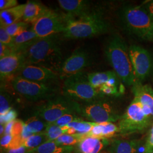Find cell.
Segmentation results:
<instances>
[{
	"mask_svg": "<svg viewBox=\"0 0 153 153\" xmlns=\"http://www.w3.org/2000/svg\"><path fill=\"white\" fill-rule=\"evenodd\" d=\"M134 98L138 99L145 107L150 108L153 116V89L150 85H142L137 82L132 86Z\"/></svg>",
	"mask_w": 153,
	"mask_h": 153,
	"instance_id": "18",
	"label": "cell"
},
{
	"mask_svg": "<svg viewBox=\"0 0 153 153\" xmlns=\"http://www.w3.org/2000/svg\"><path fill=\"white\" fill-rule=\"evenodd\" d=\"M11 109L9 97L4 93L1 91L0 95V116L5 115Z\"/></svg>",
	"mask_w": 153,
	"mask_h": 153,
	"instance_id": "32",
	"label": "cell"
},
{
	"mask_svg": "<svg viewBox=\"0 0 153 153\" xmlns=\"http://www.w3.org/2000/svg\"><path fill=\"white\" fill-rule=\"evenodd\" d=\"M74 146H60L54 141L44 142L38 148L28 151L27 153H73Z\"/></svg>",
	"mask_w": 153,
	"mask_h": 153,
	"instance_id": "22",
	"label": "cell"
},
{
	"mask_svg": "<svg viewBox=\"0 0 153 153\" xmlns=\"http://www.w3.org/2000/svg\"><path fill=\"white\" fill-rule=\"evenodd\" d=\"M1 131H0V134L1 135L2 134H4V132H5V126L3 124H1Z\"/></svg>",
	"mask_w": 153,
	"mask_h": 153,
	"instance_id": "45",
	"label": "cell"
},
{
	"mask_svg": "<svg viewBox=\"0 0 153 153\" xmlns=\"http://www.w3.org/2000/svg\"><path fill=\"white\" fill-rule=\"evenodd\" d=\"M99 91L103 96L104 95H117L120 93L119 92L117 86H111L107 84H104L98 88Z\"/></svg>",
	"mask_w": 153,
	"mask_h": 153,
	"instance_id": "34",
	"label": "cell"
},
{
	"mask_svg": "<svg viewBox=\"0 0 153 153\" xmlns=\"http://www.w3.org/2000/svg\"><path fill=\"white\" fill-rule=\"evenodd\" d=\"M12 85L17 93L33 101L52 98L55 97L57 91L56 88L47 83L33 82L18 76L13 79Z\"/></svg>",
	"mask_w": 153,
	"mask_h": 153,
	"instance_id": "9",
	"label": "cell"
},
{
	"mask_svg": "<svg viewBox=\"0 0 153 153\" xmlns=\"http://www.w3.org/2000/svg\"><path fill=\"white\" fill-rule=\"evenodd\" d=\"M48 141V138L44 132L38 134H34L27 138L24 143L23 146L27 148L28 150L38 148L44 142Z\"/></svg>",
	"mask_w": 153,
	"mask_h": 153,
	"instance_id": "27",
	"label": "cell"
},
{
	"mask_svg": "<svg viewBox=\"0 0 153 153\" xmlns=\"http://www.w3.org/2000/svg\"><path fill=\"white\" fill-rule=\"evenodd\" d=\"M56 71L42 66L26 65L20 70L18 76L33 82L47 83L57 78Z\"/></svg>",
	"mask_w": 153,
	"mask_h": 153,
	"instance_id": "13",
	"label": "cell"
},
{
	"mask_svg": "<svg viewBox=\"0 0 153 153\" xmlns=\"http://www.w3.org/2000/svg\"><path fill=\"white\" fill-rule=\"evenodd\" d=\"M147 153H153V151H151V152H148Z\"/></svg>",
	"mask_w": 153,
	"mask_h": 153,
	"instance_id": "46",
	"label": "cell"
},
{
	"mask_svg": "<svg viewBox=\"0 0 153 153\" xmlns=\"http://www.w3.org/2000/svg\"><path fill=\"white\" fill-rule=\"evenodd\" d=\"M13 51L12 48L0 43V59L11 53Z\"/></svg>",
	"mask_w": 153,
	"mask_h": 153,
	"instance_id": "40",
	"label": "cell"
},
{
	"mask_svg": "<svg viewBox=\"0 0 153 153\" xmlns=\"http://www.w3.org/2000/svg\"><path fill=\"white\" fill-rule=\"evenodd\" d=\"M62 92L64 97L78 103L91 102L103 96L99 88L93 87L82 73L65 79Z\"/></svg>",
	"mask_w": 153,
	"mask_h": 153,
	"instance_id": "6",
	"label": "cell"
},
{
	"mask_svg": "<svg viewBox=\"0 0 153 153\" xmlns=\"http://www.w3.org/2000/svg\"><path fill=\"white\" fill-rule=\"evenodd\" d=\"M83 138V137L79 134H68L65 133L61 135L54 141L60 146H74V145L78 144Z\"/></svg>",
	"mask_w": 153,
	"mask_h": 153,
	"instance_id": "28",
	"label": "cell"
},
{
	"mask_svg": "<svg viewBox=\"0 0 153 153\" xmlns=\"http://www.w3.org/2000/svg\"><path fill=\"white\" fill-rule=\"evenodd\" d=\"M25 126V123L20 120H16L12 129L11 135L14 136H20L22 134L23 128Z\"/></svg>",
	"mask_w": 153,
	"mask_h": 153,
	"instance_id": "36",
	"label": "cell"
},
{
	"mask_svg": "<svg viewBox=\"0 0 153 153\" xmlns=\"http://www.w3.org/2000/svg\"><path fill=\"white\" fill-rule=\"evenodd\" d=\"M152 142H153V125L148 133V136L146 138V141L145 143H149Z\"/></svg>",
	"mask_w": 153,
	"mask_h": 153,
	"instance_id": "44",
	"label": "cell"
},
{
	"mask_svg": "<svg viewBox=\"0 0 153 153\" xmlns=\"http://www.w3.org/2000/svg\"><path fill=\"white\" fill-rule=\"evenodd\" d=\"M90 59L88 53L82 49L75 51L61 65L59 74L61 79H65L70 76L82 73L90 64Z\"/></svg>",
	"mask_w": 153,
	"mask_h": 153,
	"instance_id": "12",
	"label": "cell"
},
{
	"mask_svg": "<svg viewBox=\"0 0 153 153\" xmlns=\"http://www.w3.org/2000/svg\"><path fill=\"white\" fill-rule=\"evenodd\" d=\"M14 38L11 36L6 31L5 28L2 26L0 27V43L13 47Z\"/></svg>",
	"mask_w": 153,
	"mask_h": 153,
	"instance_id": "33",
	"label": "cell"
},
{
	"mask_svg": "<svg viewBox=\"0 0 153 153\" xmlns=\"http://www.w3.org/2000/svg\"><path fill=\"white\" fill-rule=\"evenodd\" d=\"M12 135H4L1 139V146L3 149H5L8 150L10 145L11 143V141L13 140Z\"/></svg>",
	"mask_w": 153,
	"mask_h": 153,
	"instance_id": "39",
	"label": "cell"
},
{
	"mask_svg": "<svg viewBox=\"0 0 153 153\" xmlns=\"http://www.w3.org/2000/svg\"><path fill=\"white\" fill-rule=\"evenodd\" d=\"M49 10L42 3L36 1H27L26 4L23 21L26 23L34 24Z\"/></svg>",
	"mask_w": 153,
	"mask_h": 153,
	"instance_id": "19",
	"label": "cell"
},
{
	"mask_svg": "<svg viewBox=\"0 0 153 153\" xmlns=\"http://www.w3.org/2000/svg\"><path fill=\"white\" fill-rule=\"evenodd\" d=\"M27 149L24 146L17 149H9L7 150L6 153H27Z\"/></svg>",
	"mask_w": 153,
	"mask_h": 153,
	"instance_id": "41",
	"label": "cell"
},
{
	"mask_svg": "<svg viewBox=\"0 0 153 153\" xmlns=\"http://www.w3.org/2000/svg\"><path fill=\"white\" fill-rule=\"evenodd\" d=\"M118 77L114 71L94 72L87 76L89 83L94 88H98L107 83L112 78Z\"/></svg>",
	"mask_w": 153,
	"mask_h": 153,
	"instance_id": "23",
	"label": "cell"
},
{
	"mask_svg": "<svg viewBox=\"0 0 153 153\" xmlns=\"http://www.w3.org/2000/svg\"><path fill=\"white\" fill-rule=\"evenodd\" d=\"M17 113L14 109L11 108L5 115L0 116L1 124H6L9 122L13 121L16 120Z\"/></svg>",
	"mask_w": 153,
	"mask_h": 153,
	"instance_id": "35",
	"label": "cell"
},
{
	"mask_svg": "<svg viewBox=\"0 0 153 153\" xmlns=\"http://www.w3.org/2000/svg\"><path fill=\"white\" fill-rule=\"evenodd\" d=\"M65 16V27L62 33L65 38H90L106 33L109 29L108 23L97 12L76 18Z\"/></svg>",
	"mask_w": 153,
	"mask_h": 153,
	"instance_id": "2",
	"label": "cell"
},
{
	"mask_svg": "<svg viewBox=\"0 0 153 153\" xmlns=\"http://www.w3.org/2000/svg\"><path fill=\"white\" fill-rule=\"evenodd\" d=\"M24 55L25 65H34L50 68L49 66L52 65L54 68L62 56L58 36L55 35L38 39L25 51Z\"/></svg>",
	"mask_w": 153,
	"mask_h": 153,
	"instance_id": "3",
	"label": "cell"
},
{
	"mask_svg": "<svg viewBox=\"0 0 153 153\" xmlns=\"http://www.w3.org/2000/svg\"><path fill=\"white\" fill-rule=\"evenodd\" d=\"M109 143V139L85 137L77 144V148L79 153H100Z\"/></svg>",
	"mask_w": 153,
	"mask_h": 153,
	"instance_id": "16",
	"label": "cell"
},
{
	"mask_svg": "<svg viewBox=\"0 0 153 153\" xmlns=\"http://www.w3.org/2000/svg\"><path fill=\"white\" fill-rule=\"evenodd\" d=\"M141 7L147 12L148 15L153 21V0L144 2Z\"/></svg>",
	"mask_w": 153,
	"mask_h": 153,
	"instance_id": "38",
	"label": "cell"
},
{
	"mask_svg": "<svg viewBox=\"0 0 153 153\" xmlns=\"http://www.w3.org/2000/svg\"><path fill=\"white\" fill-rule=\"evenodd\" d=\"M129 51L137 82H142L152 71L151 56L146 49L137 45L130 46Z\"/></svg>",
	"mask_w": 153,
	"mask_h": 153,
	"instance_id": "11",
	"label": "cell"
},
{
	"mask_svg": "<svg viewBox=\"0 0 153 153\" xmlns=\"http://www.w3.org/2000/svg\"><path fill=\"white\" fill-rule=\"evenodd\" d=\"M39 38L31 29L26 30L14 38L12 49L13 52L25 53V51Z\"/></svg>",
	"mask_w": 153,
	"mask_h": 153,
	"instance_id": "21",
	"label": "cell"
},
{
	"mask_svg": "<svg viewBox=\"0 0 153 153\" xmlns=\"http://www.w3.org/2000/svg\"><path fill=\"white\" fill-rule=\"evenodd\" d=\"M28 27L27 23L23 21H19L5 27L6 31L12 36L15 38L27 30Z\"/></svg>",
	"mask_w": 153,
	"mask_h": 153,
	"instance_id": "30",
	"label": "cell"
},
{
	"mask_svg": "<svg viewBox=\"0 0 153 153\" xmlns=\"http://www.w3.org/2000/svg\"><path fill=\"white\" fill-rule=\"evenodd\" d=\"M105 55L117 76L127 86L137 82L129 55V47L118 35L109 39L105 47Z\"/></svg>",
	"mask_w": 153,
	"mask_h": 153,
	"instance_id": "1",
	"label": "cell"
},
{
	"mask_svg": "<svg viewBox=\"0 0 153 153\" xmlns=\"http://www.w3.org/2000/svg\"><path fill=\"white\" fill-rule=\"evenodd\" d=\"M95 123L82 120L80 117L68 125L69 128H73L77 134L82 136L83 138L92 129Z\"/></svg>",
	"mask_w": 153,
	"mask_h": 153,
	"instance_id": "25",
	"label": "cell"
},
{
	"mask_svg": "<svg viewBox=\"0 0 153 153\" xmlns=\"http://www.w3.org/2000/svg\"><path fill=\"white\" fill-rule=\"evenodd\" d=\"M25 65L24 53L13 52L2 59H0V77L1 80L20 71Z\"/></svg>",
	"mask_w": 153,
	"mask_h": 153,
	"instance_id": "14",
	"label": "cell"
},
{
	"mask_svg": "<svg viewBox=\"0 0 153 153\" xmlns=\"http://www.w3.org/2000/svg\"><path fill=\"white\" fill-rule=\"evenodd\" d=\"M26 4L18 5L10 9L0 12L1 26L4 27L21 21L24 16Z\"/></svg>",
	"mask_w": 153,
	"mask_h": 153,
	"instance_id": "20",
	"label": "cell"
},
{
	"mask_svg": "<svg viewBox=\"0 0 153 153\" xmlns=\"http://www.w3.org/2000/svg\"><path fill=\"white\" fill-rule=\"evenodd\" d=\"M14 123V121L9 122L5 125V132L4 135H11L12 129Z\"/></svg>",
	"mask_w": 153,
	"mask_h": 153,
	"instance_id": "42",
	"label": "cell"
},
{
	"mask_svg": "<svg viewBox=\"0 0 153 153\" xmlns=\"http://www.w3.org/2000/svg\"><path fill=\"white\" fill-rule=\"evenodd\" d=\"M69 129L68 126L61 127L53 124H48L44 131L48 141H55L61 135L65 134Z\"/></svg>",
	"mask_w": 153,
	"mask_h": 153,
	"instance_id": "26",
	"label": "cell"
},
{
	"mask_svg": "<svg viewBox=\"0 0 153 153\" xmlns=\"http://www.w3.org/2000/svg\"><path fill=\"white\" fill-rule=\"evenodd\" d=\"M61 8L65 11L66 16L76 18L86 15L89 11V2L83 0H59Z\"/></svg>",
	"mask_w": 153,
	"mask_h": 153,
	"instance_id": "15",
	"label": "cell"
},
{
	"mask_svg": "<svg viewBox=\"0 0 153 153\" xmlns=\"http://www.w3.org/2000/svg\"><path fill=\"white\" fill-rule=\"evenodd\" d=\"M76 114L75 101L62 97H54L47 99L44 103L38 106L35 112L37 116L46 123L51 124L63 115Z\"/></svg>",
	"mask_w": 153,
	"mask_h": 153,
	"instance_id": "8",
	"label": "cell"
},
{
	"mask_svg": "<svg viewBox=\"0 0 153 153\" xmlns=\"http://www.w3.org/2000/svg\"><path fill=\"white\" fill-rule=\"evenodd\" d=\"M102 126V138L109 139L115 136L117 133H120V129L118 126L113 123H100Z\"/></svg>",
	"mask_w": 153,
	"mask_h": 153,
	"instance_id": "29",
	"label": "cell"
},
{
	"mask_svg": "<svg viewBox=\"0 0 153 153\" xmlns=\"http://www.w3.org/2000/svg\"><path fill=\"white\" fill-rule=\"evenodd\" d=\"M152 117L150 109L134 98L125 113L121 116L118 126L120 134L128 135L144 131L152 124Z\"/></svg>",
	"mask_w": 153,
	"mask_h": 153,
	"instance_id": "5",
	"label": "cell"
},
{
	"mask_svg": "<svg viewBox=\"0 0 153 153\" xmlns=\"http://www.w3.org/2000/svg\"><path fill=\"white\" fill-rule=\"evenodd\" d=\"M78 118H79V117H78L77 116L76 114H68L63 115L62 116H61L54 123H51V124H53L56 126L62 127V126H68L69 124H70L71 122L78 119Z\"/></svg>",
	"mask_w": 153,
	"mask_h": 153,
	"instance_id": "31",
	"label": "cell"
},
{
	"mask_svg": "<svg viewBox=\"0 0 153 153\" xmlns=\"http://www.w3.org/2000/svg\"><path fill=\"white\" fill-rule=\"evenodd\" d=\"M141 142L139 140L113 139L107 147L108 153H138Z\"/></svg>",
	"mask_w": 153,
	"mask_h": 153,
	"instance_id": "17",
	"label": "cell"
},
{
	"mask_svg": "<svg viewBox=\"0 0 153 153\" xmlns=\"http://www.w3.org/2000/svg\"><path fill=\"white\" fill-rule=\"evenodd\" d=\"M75 111L76 115L95 123H114L121 116L111 103L101 99L88 103L75 102Z\"/></svg>",
	"mask_w": 153,
	"mask_h": 153,
	"instance_id": "7",
	"label": "cell"
},
{
	"mask_svg": "<svg viewBox=\"0 0 153 153\" xmlns=\"http://www.w3.org/2000/svg\"><path fill=\"white\" fill-rule=\"evenodd\" d=\"M18 5L16 0H1L0 1V9L1 11L5 10L15 7Z\"/></svg>",
	"mask_w": 153,
	"mask_h": 153,
	"instance_id": "37",
	"label": "cell"
},
{
	"mask_svg": "<svg viewBox=\"0 0 153 153\" xmlns=\"http://www.w3.org/2000/svg\"><path fill=\"white\" fill-rule=\"evenodd\" d=\"M65 26V15L49 9L33 24L32 30L39 38H43L63 33Z\"/></svg>",
	"mask_w": 153,
	"mask_h": 153,
	"instance_id": "10",
	"label": "cell"
},
{
	"mask_svg": "<svg viewBox=\"0 0 153 153\" xmlns=\"http://www.w3.org/2000/svg\"><path fill=\"white\" fill-rule=\"evenodd\" d=\"M28 131L33 134H38L45 131L48 123L37 116H34L25 123Z\"/></svg>",
	"mask_w": 153,
	"mask_h": 153,
	"instance_id": "24",
	"label": "cell"
},
{
	"mask_svg": "<svg viewBox=\"0 0 153 153\" xmlns=\"http://www.w3.org/2000/svg\"><path fill=\"white\" fill-rule=\"evenodd\" d=\"M33 134L31 133V132H30V131H28L27 129L26 128V127L25 126V124L24 128H23V131H22V134H21V136H22V138L25 141H26L27 138H28L30 137H31Z\"/></svg>",
	"mask_w": 153,
	"mask_h": 153,
	"instance_id": "43",
	"label": "cell"
},
{
	"mask_svg": "<svg viewBox=\"0 0 153 153\" xmlns=\"http://www.w3.org/2000/svg\"><path fill=\"white\" fill-rule=\"evenodd\" d=\"M126 30L143 40L153 39V21L141 6H126L120 13Z\"/></svg>",
	"mask_w": 153,
	"mask_h": 153,
	"instance_id": "4",
	"label": "cell"
}]
</instances>
